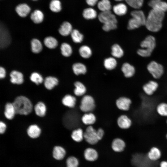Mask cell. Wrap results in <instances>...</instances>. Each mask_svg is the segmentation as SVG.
I'll list each match as a JSON object with an SVG mask.
<instances>
[{"mask_svg": "<svg viewBox=\"0 0 167 167\" xmlns=\"http://www.w3.org/2000/svg\"><path fill=\"white\" fill-rule=\"evenodd\" d=\"M165 16V12L152 9L146 17L145 26L149 31L152 32H158L162 27V21Z\"/></svg>", "mask_w": 167, "mask_h": 167, "instance_id": "cell-1", "label": "cell"}, {"mask_svg": "<svg viewBox=\"0 0 167 167\" xmlns=\"http://www.w3.org/2000/svg\"><path fill=\"white\" fill-rule=\"evenodd\" d=\"M16 114L27 115L32 111V105L30 101L24 96L17 97L13 102Z\"/></svg>", "mask_w": 167, "mask_h": 167, "instance_id": "cell-2", "label": "cell"}, {"mask_svg": "<svg viewBox=\"0 0 167 167\" xmlns=\"http://www.w3.org/2000/svg\"><path fill=\"white\" fill-rule=\"evenodd\" d=\"M140 46L141 48L137 50V54L143 57L150 56L156 46L155 38L152 35L147 36L141 42Z\"/></svg>", "mask_w": 167, "mask_h": 167, "instance_id": "cell-3", "label": "cell"}, {"mask_svg": "<svg viewBox=\"0 0 167 167\" xmlns=\"http://www.w3.org/2000/svg\"><path fill=\"white\" fill-rule=\"evenodd\" d=\"M131 14L132 18L128 21L127 26L128 30H134L145 25L146 17L143 11L136 10L132 11Z\"/></svg>", "mask_w": 167, "mask_h": 167, "instance_id": "cell-4", "label": "cell"}, {"mask_svg": "<svg viewBox=\"0 0 167 167\" xmlns=\"http://www.w3.org/2000/svg\"><path fill=\"white\" fill-rule=\"evenodd\" d=\"M147 69L152 76L156 79L161 78L164 72L163 66L155 61H152L148 64Z\"/></svg>", "mask_w": 167, "mask_h": 167, "instance_id": "cell-5", "label": "cell"}, {"mask_svg": "<svg viewBox=\"0 0 167 167\" xmlns=\"http://www.w3.org/2000/svg\"><path fill=\"white\" fill-rule=\"evenodd\" d=\"M84 138L86 142L91 145L96 144L99 141L97 135V130L91 125L87 128L84 133Z\"/></svg>", "mask_w": 167, "mask_h": 167, "instance_id": "cell-6", "label": "cell"}, {"mask_svg": "<svg viewBox=\"0 0 167 167\" xmlns=\"http://www.w3.org/2000/svg\"><path fill=\"white\" fill-rule=\"evenodd\" d=\"M95 106L93 97L89 95H86L81 100L80 108L82 111L88 112L92 111L95 108Z\"/></svg>", "mask_w": 167, "mask_h": 167, "instance_id": "cell-7", "label": "cell"}, {"mask_svg": "<svg viewBox=\"0 0 167 167\" xmlns=\"http://www.w3.org/2000/svg\"><path fill=\"white\" fill-rule=\"evenodd\" d=\"M98 18L100 21L103 24H117L115 15L110 11L101 12L99 14Z\"/></svg>", "mask_w": 167, "mask_h": 167, "instance_id": "cell-8", "label": "cell"}, {"mask_svg": "<svg viewBox=\"0 0 167 167\" xmlns=\"http://www.w3.org/2000/svg\"><path fill=\"white\" fill-rule=\"evenodd\" d=\"M159 84L156 81L150 80L143 85L142 89L146 94L151 96L157 90Z\"/></svg>", "mask_w": 167, "mask_h": 167, "instance_id": "cell-9", "label": "cell"}, {"mask_svg": "<svg viewBox=\"0 0 167 167\" xmlns=\"http://www.w3.org/2000/svg\"><path fill=\"white\" fill-rule=\"evenodd\" d=\"M84 156L86 160L89 162H94L96 161L99 157L97 150L92 148H86L84 152Z\"/></svg>", "mask_w": 167, "mask_h": 167, "instance_id": "cell-10", "label": "cell"}, {"mask_svg": "<svg viewBox=\"0 0 167 167\" xmlns=\"http://www.w3.org/2000/svg\"><path fill=\"white\" fill-rule=\"evenodd\" d=\"M148 5L152 9L165 13L167 11V3L161 0H151L148 2Z\"/></svg>", "mask_w": 167, "mask_h": 167, "instance_id": "cell-11", "label": "cell"}, {"mask_svg": "<svg viewBox=\"0 0 167 167\" xmlns=\"http://www.w3.org/2000/svg\"><path fill=\"white\" fill-rule=\"evenodd\" d=\"M131 103V100L126 97H120L116 101V105L118 108L126 111L129 109Z\"/></svg>", "mask_w": 167, "mask_h": 167, "instance_id": "cell-12", "label": "cell"}, {"mask_svg": "<svg viewBox=\"0 0 167 167\" xmlns=\"http://www.w3.org/2000/svg\"><path fill=\"white\" fill-rule=\"evenodd\" d=\"M52 156L55 159L62 160L65 157L66 154V149L63 147L56 145L55 146L52 151Z\"/></svg>", "mask_w": 167, "mask_h": 167, "instance_id": "cell-13", "label": "cell"}, {"mask_svg": "<svg viewBox=\"0 0 167 167\" xmlns=\"http://www.w3.org/2000/svg\"><path fill=\"white\" fill-rule=\"evenodd\" d=\"M111 146L113 151L117 152H120L124 150L126 147V143L122 139L116 138L113 140Z\"/></svg>", "mask_w": 167, "mask_h": 167, "instance_id": "cell-14", "label": "cell"}, {"mask_svg": "<svg viewBox=\"0 0 167 167\" xmlns=\"http://www.w3.org/2000/svg\"><path fill=\"white\" fill-rule=\"evenodd\" d=\"M132 121L131 119L126 115L120 116L117 120L118 126L122 129H127L131 126Z\"/></svg>", "mask_w": 167, "mask_h": 167, "instance_id": "cell-15", "label": "cell"}, {"mask_svg": "<svg viewBox=\"0 0 167 167\" xmlns=\"http://www.w3.org/2000/svg\"><path fill=\"white\" fill-rule=\"evenodd\" d=\"M121 70L124 76L127 78L132 77L135 73V69L134 66L127 62L123 64Z\"/></svg>", "mask_w": 167, "mask_h": 167, "instance_id": "cell-16", "label": "cell"}, {"mask_svg": "<svg viewBox=\"0 0 167 167\" xmlns=\"http://www.w3.org/2000/svg\"><path fill=\"white\" fill-rule=\"evenodd\" d=\"M10 81L14 84H21L24 82V77L23 74L20 72L13 71L10 74Z\"/></svg>", "mask_w": 167, "mask_h": 167, "instance_id": "cell-17", "label": "cell"}, {"mask_svg": "<svg viewBox=\"0 0 167 167\" xmlns=\"http://www.w3.org/2000/svg\"><path fill=\"white\" fill-rule=\"evenodd\" d=\"M41 130L40 128L35 124L30 126L27 130L28 135L31 138L36 139L40 135Z\"/></svg>", "mask_w": 167, "mask_h": 167, "instance_id": "cell-18", "label": "cell"}, {"mask_svg": "<svg viewBox=\"0 0 167 167\" xmlns=\"http://www.w3.org/2000/svg\"><path fill=\"white\" fill-rule=\"evenodd\" d=\"M31 11L30 7L25 3L18 5L15 8V11L18 15L22 17H26Z\"/></svg>", "mask_w": 167, "mask_h": 167, "instance_id": "cell-19", "label": "cell"}, {"mask_svg": "<svg viewBox=\"0 0 167 167\" xmlns=\"http://www.w3.org/2000/svg\"><path fill=\"white\" fill-rule=\"evenodd\" d=\"M73 30L71 24L68 22L65 21L60 26L58 32L61 35L67 36L71 34Z\"/></svg>", "mask_w": 167, "mask_h": 167, "instance_id": "cell-20", "label": "cell"}, {"mask_svg": "<svg viewBox=\"0 0 167 167\" xmlns=\"http://www.w3.org/2000/svg\"><path fill=\"white\" fill-rule=\"evenodd\" d=\"M16 114L15 109L12 103H7L5 105L4 114L7 119H12Z\"/></svg>", "mask_w": 167, "mask_h": 167, "instance_id": "cell-21", "label": "cell"}, {"mask_svg": "<svg viewBox=\"0 0 167 167\" xmlns=\"http://www.w3.org/2000/svg\"><path fill=\"white\" fill-rule=\"evenodd\" d=\"M72 68L74 73L77 75L85 74L87 71L86 66L80 62L74 63L72 65Z\"/></svg>", "mask_w": 167, "mask_h": 167, "instance_id": "cell-22", "label": "cell"}, {"mask_svg": "<svg viewBox=\"0 0 167 167\" xmlns=\"http://www.w3.org/2000/svg\"><path fill=\"white\" fill-rule=\"evenodd\" d=\"M58 83V79L56 78L49 76L45 78L44 81L45 88L48 90H51Z\"/></svg>", "mask_w": 167, "mask_h": 167, "instance_id": "cell-23", "label": "cell"}, {"mask_svg": "<svg viewBox=\"0 0 167 167\" xmlns=\"http://www.w3.org/2000/svg\"><path fill=\"white\" fill-rule=\"evenodd\" d=\"M147 156L149 159L153 161H155L161 157V152L158 148L153 147L148 152Z\"/></svg>", "mask_w": 167, "mask_h": 167, "instance_id": "cell-24", "label": "cell"}, {"mask_svg": "<svg viewBox=\"0 0 167 167\" xmlns=\"http://www.w3.org/2000/svg\"><path fill=\"white\" fill-rule=\"evenodd\" d=\"M34 110L36 114L40 117H43L45 114L46 107L45 104L42 102H38L35 106Z\"/></svg>", "mask_w": 167, "mask_h": 167, "instance_id": "cell-25", "label": "cell"}, {"mask_svg": "<svg viewBox=\"0 0 167 167\" xmlns=\"http://www.w3.org/2000/svg\"><path fill=\"white\" fill-rule=\"evenodd\" d=\"M116 60L113 57H110L105 58L104 61V65L107 70H111L114 69L117 66Z\"/></svg>", "mask_w": 167, "mask_h": 167, "instance_id": "cell-26", "label": "cell"}, {"mask_svg": "<svg viewBox=\"0 0 167 167\" xmlns=\"http://www.w3.org/2000/svg\"><path fill=\"white\" fill-rule=\"evenodd\" d=\"M44 15L42 12L38 10L34 11L31 15L32 20L35 24L41 23L44 19Z\"/></svg>", "mask_w": 167, "mask_h": 167, "instance_id": "cell-27", "label": "cell"}, {"mask_svg": "<svg viewBox=\"0 0 167 167\" xmlns=\"http://www.w3.org/2000/svg\"><path fill=\"white\" fill-rule=\"evenodd\" d=\"M75 98L70 95H66L65 96L62 100L63 104L69 107H74L76 103Z\"/></svg>", "mask_w": 167, "mask_h": 167, "instance_id": "cell-28", "label": "cell"}, {"mask_svg": "<svg viewBox=\"0 0 167 167\" xmlns=\"http://www.w3.org/2000/svg\"><path fill=\"white\" fill-rule=\"evenodd\" d=\"M80 56L84 58H90L92 54V51L91 48L87 45L81 46L79 50Z\"/></svg>", "mask_w": 167, "mask_h": 167, "instance_id": "cell-29", "label": "cell"}, {"mask_svg": "<svg viewBox=\"0 0 167 167\" xmlns=\"http://www.w3.org/2000/svg\"><path fill=\"white\" fill-rule=\"evenodd\" d=\"M71 137L72 139L76 142H80L84 138V133L81 128L74 130L72 132Z\"/></svg>", "mask_w": 167, "mask_h": 167, "instance_id": "cell-30", "label": "cell"}, {"mask_svg": "<svg viewBox=\"0 0 167 167\" xmlns=\"http://www.w3.org/2000/svg\"><path fill=\"white\" fill-rule=\"evenodd\" d=\"M111 54L115 58H119L123 55L124 51L120 45L116 44L112 46Z\"/></svg>", "mask_w": 167, "mask_h": 167, "instance_id": "cell-31", "label": "cell"}, {"mask_svg": "<svg viewBox=\"0 0 167 167\" xmlns=\"http://www.w3.org/2000/svg\"><path fill=\"white\" fill-rule=\"evenodd\" d=\"M75 88L74 93L77 96H80L84 95L86 92V89L85 86L79 81H76L74 83Z\"/></svg>", "mask_w": 167, "mask_h": 167, "instance_id": "cell-32", "label": "cell"}, {"mask_svg": "<svg viewBox=\"0 0 167 167\" xmlns=\"http://www.w3.org/2000/svg\"><path fill=\"white\" fill-rule=\"evenodd\" d=\"M113 10L114 13L117 15L122 16L125 15L127 11V8L124 4L121 3L113 6Z\"/></svg>", "mask_w": 167, "mask_h": 167, "instance_id": "cell-33", "label": "cell"}, {"mask_svg": "<svg viewBox=\"0 0 167 167\" xmlns=\"http://www.w3.org/2000/svg\"><path fill=\"white\" fill-rule=\"evenodd\" d=\"M82 120L84 124L91 125L95 123L96 121V118L92 113H85L82 116Z\"/></svg>", "mask_w": 167, "mask_h": 167, "instance_id": "cell-34", "label": "cell"}, {"mask_svg": "<svg viewBox=\"0 0 167 167\" xmlns=\"http://www.w3.org/2000/svg\"><path fill=\"white\" fill-rule=\"evenodd\" d=\"M32 51L34 53H40L42 50V46L41 41L37 39H33L31 41Z\"/></svg>", "mask_w": 167, "mask_h": 167, "instance_id": "cell-35", "label": "cell"}, {"mask_svg": "<svg viewBox=\"0 0 167 167\" xmlns=\"http://www.w3.org/2000/svg\"><path fill=\"white\" fill-rule=\"evenodd\" d=\"M44 42L46 47L50 49L55 48L58 45L57 40L54 37L51 36L45 38Z\"/></svg>", "mask_w": 167, "mask_h": 167, "instance_id": "cell-36", "label": "cell"}, {"mask_svg": "<svg viewBox=\"0 0 167 167\" xmlns=\"http://www.w3.org/2000/svg\"><path fill=\"white\" fill-rule=\"evenodd\" d=\"M62 54L64 57H69L72 54V49L71 46L67 43H62L60 47Z\"/></svg>", "mask_w": 167, "mask_h": 167, "instance_id": "cell-37", "label": "cell"}, {"mask_svg": "<svg viewBox=\"0 0 167 167\" xmlns=\"http://www.w3.org/2000/svg\"><path fill=\"white\" fill-rule=\"evenodd\" d=\"M73 41L76 43H81L84 39V36L76 29H73L71 34Z\"/></svg>", "mask_w": 167, "mask_h": 167, "instance_id": "cell-38", "label": "cell"}, {"mask_svg": "<svg viewBox=\"0 0 167 167\" xmlns=\"http://www.w3.org/2000/svg\"><path fill=\"white\" fill-rule=\"evenodd\" d=\"M83 17L87 19H94L97 16V13L94 9L89 8L85 9L83 13Z\"/></svg>", "mask_w": 167, "mask_h": 167, "instance_id": "cell-39", "label": "cell"}, {"mask_svg": "<svg viewBox=\"0 0 167 167\" xmlns=\"http://www.w3.org/2000/svg\"><path fill=\"white\" fill-rule=\"evenodd\" d=\"M156 111L161 116L167 117V103L162 102L156 106Z\"/></svg>", "mask_w": 167, "mask_h": 167, "instance_id": "cell-40", "label": "cell"}, {"mask_svg": "<svg viewBox=\"0 0 167 167\" xmlns=\"http://www.w3.org/2000/svg\"><path fill=\"white\" fill-rule=\"evenodd\" d=\"M98 9L102 12L110 11L111 6L109 0H101L97 4Z\"/></svg>", "mask_w": 167, "mask_h": 167, "instance_id": "cell-41", "label": "cell"}, {"mask_svg": "<svg viewBox=\"0 0 167 167\" xmlns=\"http://www.w3.org/2000/svg\"><path fill=\"white\" fill-rule=\"evenodd\" d=\"M66 167H79V159L74 156H70L66 161Z\"/></svg>", "mask_w": 167, "mask_h": 167, "instance_id": "cell-42", "label": "cell"}, {"mask_svg": "<svg viewBox=\"0 0 167 167\" xmlns=\"http://www.w3.org/2000/svg\"><path fill=\"white\" fill-rule=\"evenodd\" d=\"M50 10L53 12H58L62 9L61 3L59 0H52L49 4Z\"/></svg>", "mask_w": 167, "mask_h": 167, "instance_id": "cell-43", "label": "cell"}, {"mask_svg": "<svg viewBox=\"0 0 167 167\" xmlns=\"http://www.w3.org/2000/svg\"><path fill=\"white\" fill-rule=\"evenodd\" d=\"M131 7L138 10L141 8L143 4L144 0H125Z\"/></svg>", "mask_w": 167, "mask_h": 167, "instance_id": "cell-44", "label": "cell"}, {"mask_svg": "<svg viewBox=\"0 0 167 167\" xmlns=\"http://www.w3.org/2000/svg\"><path fill=\"white\" fill-rule=\"evenodd\" d=\"M30 80L36 85L42 83L43 81V79L42 76L37 72H34L32 73L30 76Z\"/></svg>", "mask_w": 167, "mask_h": 167, "instance_id": "cell-45", "label": "cell"}, {"mask_svg": "<svg viewBox=\"0 0 167 167\" xmlns=\"http://www.w3.org/2000/svg\"><path fill=\"white\" fill-rule=\"evenodd\" d=\"M97 134L99 140H100L103 138L104 132L102 129L100 128L97 130Z\"/></svg>", "mask_w": 167, "mask_h": 167, "instance_id": "cell-46", "label": "cell"}, {"mask_svg": "<svg viewBox=\"0 0 167 167\" xmlns=\"http://www.w3.org/2000/svg\"><path fill=\"white\" fill-rule=\"evenodd\" d=\"M6 125L3 122H0V133L1 134H4L6 130Z\"/></svg>", "mask_w": 167, "mask_h": 167, "instance_id": "cell-47", "label": "cell"}, {"mask_svg": "<svg viewBox=\"0 0 167 167\" xmlns=\"http://www.w3.org/2000/svg\"><path fill=\"white\" fill-rule=\"evenodd\" d=\"M6 75V72L5 69L2 67H0V78L2 79L4 78Z\"/></svg>", "mask_w": 167, "mask_h": 167, "instance_id": "cell-48", "label": "cell"}, {"mask_svg": "<svg viewBox=\"0 0 167 167\" xmlns=\"http://www.w3.org/2000/svg\"><path fill=\"white\" fill-rule=\"evenodd\" d=\"M98 0H86L88 5L91 6H94Z\"/></svg>", "mask_w": 167, "mask_h": 167, "instance_id": "cell-49", "label": "cell"}, {"mask_svg": "<svg viewBox=\"0 0 167 167\" xmlns=\"http://www.w3.org/2000/svg\"><path fill=\"white\" fill-rule=\"evenodd\" d=\"M160 167H167V161H161L160 165Z\"/></svg>", "mask_w": 167, "mask_h": 167, "instance_id": "cell-50", "label": "cell"}, {"mask_svg": "<svg viewBox=\"0 0 167 167\" xmlns=\"http://www.w3.org/2000/svg\"><path fill=\"white\" fill-rule=\"evenodd\" d=\"M116 1H122L123 0H114Z\"/></svg>", "mask_w": 167, "mask_h": 167, "instance_id": "cell-51", "label": "cell"}, {"mask_svg": "<svg viewBox=\"0 0 167 167\" xmlns=\"http://www.w3.org/2000/svg\"><path fill=\"white\" fill-rule=\"evenodd\" d=\"M166 139H167V134L166 135Z\"/></svg>", "mask_w": 167, "mask_h": 167, "instance_id": "cell-52", "label": "cell"}, {"mask_svg": "<svg viewBox=\"0 0 167 167\" xmlns=\"http://www.w3.org/2000/svg\"><path fill=\"white\" fill-rule=\"evenodd\" d=\"M33 0V1H36L37 0Z\"/></svg>", "mask_w": 167, "mask_h": 167, "instance_id": "cell-53", "label": "cell"}, {"mask_svg": "<svg viewBox=\"0 0 167 167\" xmlns=\"http://www.w3.org/2000/svg\"><path fill=\"white\" fill-rule=\"evenodd\" d=\"M166 123H167V120L166 121Z\"/></svg>", "mask_w": 167, "mask_h": 167, "instance_id": "cell-54", "label": "cell"}]
</instances>
